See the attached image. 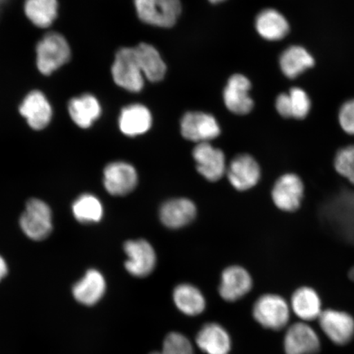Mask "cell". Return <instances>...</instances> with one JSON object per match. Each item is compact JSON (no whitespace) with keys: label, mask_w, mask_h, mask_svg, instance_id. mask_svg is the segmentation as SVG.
<instances>
[{"label":"cell","mask_w":354,"mask_h":354,"mask_svg":"<svg viewBox=\"0 0 354 354\" xmlns=\"http://www.w3.org/2000/svg\"><path fill=\"white\" fill-rule=\"evenodd\" d=\"M292 313L290 304L277 294H265L255 301L253 317L266 329L278 331L290 325Z\"/></svg>","instance_id":"1"},{"label":"cell","mask_w":354,"mask_h":354,"mask_svg":"<svg viewBox=\"0 0 354 354\" xmlns=\"http://www.w3.org/2000/svg\"><path fill=\"white\" fill-rule=\"evenodd\" d=\"M53 212L42 199L32 198L26 203L19 225L25 236L34 241H42L50 236L54 230Z\"/></svg>","instance_id":"2"},{"label":"cell","mask_w":354,"mask_h":354,"mask_svg":"<svg viewBox=\"0 0 354 354\" xmlns=\"http://www.w3.org/2000/svg\"><path fill=\"white\" fill-rule=\"evenodd\" d=\"M305 192L302 177L295 172H286L278 177L272 188L273 205L281 212L293 214L302 206Z\"/></svg>","instance_id":"3"},{"label":"cell","mask_w":354,"mask_h":354,"mask_svg":"<svg viewBox=\"0 0 354 354\" xmlns=\"http://www.w3.org/2000/svg\"><path fill=\"white\" fill-rule=\"evenodd\" d=\"M37 68L42 74L50 75L68 63L71 57L69 44L59 33H48L37 46Z\"/></svg>","instance_id":"4"},{"label":"cell","mask_w":354,"mask_h":354,"mask_svg":"<svg viewBox=\"0 0 354 354\" xmlns=\"http://www.w3.org/2000/svg\"><path fill=\"white\" fill-rule=\"evenodd\" d=\"M137 15L146 24L169 28L181 12L180 0H134Z\"/></svg>","instance_id":"5"},{"label":"cell","mask_w":354,"mask_h":354,"mask_svg":"<svg viewBox=\"0 0 354 354\" xmlns=\"http://www.w3.org/2000/svg\"><path fill=\"white\" fill-rule=\"evenodd\" d=\"M115 83L130 92H140L145 77L137 62L134 48H123L117 53L112 66Z\"/></svg>","instance_id":"6"},{"label":"cell","mask_w":354,"mask_h":354,"mask_svg":"<svg viewBox=\"0 0 354 354\" xmlns=\"http://www.w3.org/2000/svg\"><path fill=\"white\" fill-rule=\"evenodd\" d=\"M318 324L326 337L338 346H345L354 339V317L343 310H323Z\"/></svg>","instance_id":"7"},{"label":"cell","mask_w":354,"mask_h":354,"mask_svg":"<svg viewBox=\"0 0 354 354\" xmlns=\"http://www.w3.org/2000/svg\"><path fill=\"white\" fill-rule=\"evenodd\" d=\"M283 348L286 354H317L322 348L319 334L308 322L293 323L286 329Z\"/></svg>","instance_id":"8"},{"label":"cell","mask_w":354,"mask_h":354,"mask_svg":"<svg viewBox=\"0 0 354 354\" xmlns=\"http://www.w3.org/2000/svg\"><path fill=\"white\" fill-rule=\"evenodd\" d=\"M180 132L185 139L206 143L218 137L219 124L212 115L201 112L185 113L180 121Z\"/></svg>","instance_id":"9"},{"label":"cell","mask_w":354,"mask_h":354,"mask_svg":"<svg viewBox=\"0 0 354 354\" xmlns=\"http://www.w3.org/2000/svg\"><path fill=\"white\" fill-rule=\"evenodd\" d=\"M103 181L105 189L111 196H124L136 189L138 174L130 163L113 162L105 167Z\"/></svg>","instance_id":"10"},{"label":"cell","mask_w":354,"mask_h":354,"mask_svg":"<svg viewBox=\"0 0 354 354\" xmlns=\"http://www.w3.org/2000/svg\"><path fill=\"white\" fill-rule=\"evenodd\" d=\"M124 251L127 256L125 267L131 275L145 277L152 273L157 263V257L148 241H128L124 245Z\"/></svg>","instance_id":"11"},{"label":"cell","mask_w":354,"mask_h":354,"mask_svg":"<svg viewBox=\"0 0 354 354\" xmlns=\"http://www.w3.org/2000/svg\"><path fill=\"white\" fill-rule=\"evenodd\" d=\"M227 178L239 192H246L256 187L262 177L258 161L250 154L238 155L227 169Z\"/></svg>","instance_id":"12"},{"label":"cell","mask_w":354,"mask_h":354,"mask_svg":"<svg viewBox=\"0 0 354 354\" xmlns=\"http://www.w3.org/2000/svg\"><path fill=\"white\" fill-rule=\"evenodd\" d=\"M197 170L205 179L215 183L227 172L225 154L209 142L199 143L193 150Z\"/></svg>","instance_id":"13"},{"label":"cell","mask_w":354,"mask_h":354,"mask_svg":"<svg viewBox=\"0 0 354 354\" xmlns=\"http://www.w3.org/2000/svg\"><path fill=\"white\" fill-rule=\"evenodd\" d=\"M251 82L241 74H234L228 80L223 92L225 106L232 113L237 115L250 113L254 103L250 95Z\"/></svg>","instance_id":"14"},{"label":"cell","mask_w":354,"mask_h":354,"mask_svg":"<svg viewBox=\"0 0 354 354\" xmlns=\"http://www.w3.org/2000/svg\"><path fill=\"white\" fill-rule=\"evenodd\" d=\"M289 304L292 314L304 322L317 321L324 310L319 293L308 286L297 288L291 295Z\"/></svg>","instance_id":"15"},{"label":"cell","mask_w":354,"mask_h":354,"mask_svg":"<svg viewBox=\"0 0 354 354\" xmlns=\"http://www.w3.org/2000/svg\"><path fill=\"white\" fill-rule=\"evenodd\" d=\"M253 284V278L245 268L231 266L221 274L219 294L225 301L234 302L249 294Z\"/></svg>","instance_id":"16"},{"label":"cell","mask_w":354,"mask_h":354,"mask_svg":"<svg viewBox=\"0 0 354 354\" xmlns=\"http://www.w3.org/2000/svg\"><path fill=\"white\" fill-rule=\"evenodd\" d=\"M275 108L282 118L302 120L308 116L312 102L304 88L293 87L277 97Z\"/></svg>","instance_id":"17"},{"label":"cell","mask_w":354,"mask_h":354,"mask_svg":"<svg viewBox=\"0 0 354 354\" xmlns=\"http://www.w3.org/2000/svg\"><path fill=\"white\" fill-rule=\"evenodd\" d=\"M106 280L98 270L92 268L73 286V295L78 303L93 306L100 302L105 294Z\"/></svg>","instance_id":"18"},{"label":"cell","mask_w":354,"mask_h":354,"mask_svg":"<svg viewBox=\"0 0 354 354\" xmlns=\"http://www.w3.org/2000/svg\"><path fill=\"white\" fill-rule=\"evenodd\" d=\"M19 110L28 125L34 130L44 129L52 119L50 104L41 91L30 92L22 102Z\"/></svg>","instance_id":"19"},{"label":"cell","mask_w":354,"mask_h":354,"mask_svg":"<svg viewBox=\"0 0 354 354\" xmlns=\"http://www.w3.org/2000/svg\"><path fill=\"white\" fill-rule=\"evenodd\" d=\"M255 28L261 37L268 41H279L290 33L289 21L275 8H266L255 19Z\"/></svg>","instance_id":"20"},{"label":"cell","mask_w":354,"mask_h":354,"mask_svg":"<svg viewBox=\"0 0 354 354\" xmlns=\"http://www.w3.org/2000/svg\"><path fill=\"white\" fill-rule=\"evenodd\" d=\"M196 205L188 198L170 199L163 203L159 212L162 223L171 229H179L192 223L196 218Z\"/></svg>","instance_id":"21"},{"label":"cell","mask_w":354,"mask_h":354,"mask_svg":"<svg viewBox=\"0 0 354 354\" xmlns=\"http://www.w3.org/2000/svg\"><path fill=\"white\" fill-rule=\"evenodd\" d=\"M315 64V59L306 48L291 46L279 57L281 73L288 79H296Z\"/></svg>","instance_id":"22"},{"label":"cell","mask_w":354,"mask_h":354,"mask_svg":"<svg viewBox=\"0 0 354 354\" xmlns=\"http://www.w3.org/2000/svg\"><path fill=\"white\" fill-rule=\"evenodd\" d=\"M152 127V115L142 104L124 108L119 118V127L124 135L135 137L145 134Z\"/></svg>","instance_id":"23"},{"label":"cell","mask_w":354,"mask_h":354,"mask_svg":"<svg viewBox=\"0 0 354 354\" xmlns=\"http://www.w3.org/2000/svg\"><path fill=\"white\" fill-rule=\"evenodd\" d=\"M196 343L207 354H229L232 342L227 331L216 323H209L199 330Z\"/></svg>","instance_id":"24"},{"label":"cell","mask_w":354,"mask_h":354,"mask_svg":"<svg viewBox=\"0 0 354 354\" xmlns=\"http://www.w3.org/2000/svg\"><path fill=\"white\" fill-rule=\"evenodd\" d=\"M137 62L149 82L162 81L167 72V66L160 54L151 44L141 43L134 48Z\"/></svg>","instance_id":"25"},{"label":"cell","mask_w":354,"mask_h":354,"mask_svg":"<svg viewBox=\"0 0 354 354\" xmlns=\"http://www.w3.org/2000/svg\"><path fill=\"white\" fill-rule=\"evenodd\" d=\"M68 111L73 122L83 129L91 127L102 113L100 102L91 95H84L71 100Z\"/></svg>","instance_id":"26"},{"label":"cell","mask_w":354,"mask_h":354,"mask_svg":"<svg viewBox=\"0 0 354 354\" xmlns=\"http://www.w3.org/2000/svg\"><path fill=\"white\" fill-rule=\"evenodd\" d=\"M174 300L177 308L188 316H196L205 311L206 302L198 288L181 284L175 288Z\"/></svg>","instance_id":"27"},{"label":"cell","mask_w":354,"mask_h":354,"mask_svg":"<svg viewBox=\"0 0 354 354\" xmlns=\"http://www.w3.org/2000/svg\"><path fill=\"white\" fill-rule=\"evenodd\" d=\"M74 218L82 224L98 223L104 216V207L99 198L92 194H83L72 205Z\"/></svg>","instance_id":"28"},{"label":"cell","mask_w":354,"mask_h":354,"mask_svg":"<svg viewBox=\"0 0 354 354\" xmlns=\"http://www.w3.org/2000/svg\"><path fill=\"white\" fill-rule=\"evenodd\" d=\"M57 0H26L24 7L28 19L41 28L53 24L57 16Z\"/></svg>","instance_id":"29"},{"label":"cell","mask_w":354,"mask_h":354,"mask_svg":"<svg viewBox=\"0 0 354 354\" xmlns=\"http://www.w3.org/2000/svg\"><path fill=\"white\" fill-rule=\"evenodd\" d=\"M334 169L354 187V144L344 146L335 154Z\"/></svg>","instance_id":"30"},{"label":"cell","mask_w":354,"mask_h":354,"mask_svg":"<svg viewBox=\"0 0 354 354\" xmlns=\"http://www.w3.org/2000/svg\"><path fill=\"white\" fill-rule=\"evenodd\" d=\"M162 354H194L192 343L183 334L172 332L163 342Z\"/></svg>","instance_id":"31"},{"label":"cell","mask_w":354,"mask_h":354,"mask_svg":"<svg viewBox=\"0 0 354 354\" xmlns=\"http://www.w3.org/2000/svg\"><path fill=\"white\" fill-rule=\"evenodd\" d=\"M338 122L342 131L354 136V99L344 102L338 113Z\"/></svg>","instance_id":"32"},{"label":"cell","mask_w":354,"mask_h":354,"mask_svg":"<svg viewBox=\"0 0 354 354\" xmlns=\"http://www.w3.org/2000/svg\"><path fill=\"white\" fill-rule=\"evenodd\" d=\"M8 273V267L6 260L2 255H0V281L6 278Z\"/></svg>","instance_id":"33"},{"label":"cell","mask_w":354,"mask_h":354,"mask_svg":"<svg viewBox=\"0 0 354 354\" xmlns=\"http://www.w3.org/2000/svg\"><path fill=\"white\" fill-rule=\"evenodd\" d=\"M348 276V278L351 279V280L354 282V265L351 269H349Z\"/></svg>","instance_id":"34"},{"label":"cell","mask_w":354,"mask_h":354,"mask_svg":"<svg viewBox=\"0 0 354 354\" xmlns=\"http://www.w3.org/2000/svg\"><path fill=\"white\" fill-rule=\"evenodd\" d=\"M209 1L212 3H218L225 1V0H209Z\"/></svg>","instance_id":"35"},{"label":"cell","mask_w":354,"mask_h":354,"mask_svg":"<svg viewBox=\"0 0 354 354\" xmlns=\"http://www.w3.org/2000/svg\"><path fill=\"white\" fill-rule=\"evenodd\" d=\"M6 1H7V0H0V8H2V6L4 4V3H6Z\"/></svg>","instance_id":"36"},{"label":"cell","mask_w":354,"mask_h":354,"mask_svg":"<svg viewBox=\"0 0 354 354\" xmlns=\"http://www.w3.org/2000/svg\"><path fill=\"white\" fill-rule=\"evenodd\" d=\"M150 354H162V353L160 351H159V352H153Z\"/></svg>","instance_id":"37"}]
</instances>
